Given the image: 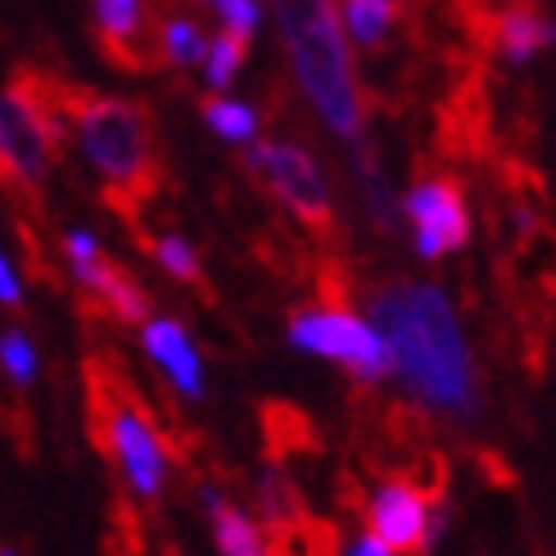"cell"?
I'll return each instance as SVG.
<instances>
[{"label": "cell", "mask_w": 556, "mask_h": 556, "mask_svg": "<svg viewBox=\"0 0 556 556\" xmlns=\"http://www.w3.org/2000/svg\"><path fill=\"white\" fill-rule=\"evenodd\" d=\"M367 303L380 330V344L389 353V367L403 376L412 394L439 416L476 421L480 412L476 357H470V344L443 290L389 276L367 294Z\"/></svg>", "instance_id": "6da1fadb"}, {"label": "cell", "mask_w": 556, "mask_h": 556, "mask_svg": "<svg viewBox=\"0 0 556 556\" xmlns=\"http://www.w3.org/2000/svg\"><path fill=\"white\" fill-rule=\"evenodd\" d=\"M271 14L286 37L299 87L308 91L317 114L336 127L344 141H363L367 91L357 87L336 0H271Z\"/></svg>", "instance_id": "7a4b0ae2"}, {"label": "cell", "mask_w": 556, "mask_h": 556, "mask_svg": "<svg viewBox=\"0 0 556 556\" xmlns=\"http://www.w3.org/2000/svg\"><path fill=\"white\" fill-rule=\"evenodd\" d=\"M64 118L73 131L77 159L114 194H146L159 181L154 127L141 104L87 91L64 100Z\"/></svg>", "instance_id": "3957f363"}, {"label": "cell", "mask_w": 556, "mask_h": 556, "mask_svg": "<svg viewBox=\"0 0 556 556\" xmlns=\"http://www.w3.org/2000/svg\"><path fill=\"white\" fill-rule=\"evenodd\" d=\"M64 141L60 109L37 81H5L0 87V181L14 190H41L54 173Z\"/></svg>", "instance_id": "277c9868"}, {"label": "cell", "mask_w": 556, "mask_h": 556, "mask_svg": "<svg viewBox=\"0 0 556 556\" xmlns=\"http://www.w3.org/2000/svg\"><path fill=\"white\" fill-rule=\"evenodd\" d=\"M96 421H100V448L114 462L118 480L136 503H159L168 493L173 480V448L168 434L159 430L154 416L136 403L131 394H104L96 403Z\"/></svg>", "instance_id": "5b68a950"}, {"label": "cell", "mask_w": 556, "mask_h": 556, "mask_svg": "<svg viewBox=\"0 0 556 556\" xmlns=\"http://www.w3.org/2000/svg\"><path fill=\"white\" fill-rule=\"evenodd\" d=\"M60 258L73 276V286L87 299H96L109 317H118L127 326H141L150 317V294L141 290V281H136L123 263L109 258L104 240L91 227H77V222L64 227L60 231Z\"/></svg>", "instance_id": "8992f818"}, {"label": "cell", "mask_w": 556, "mask_h": 556, "mask_svg": "<svg viewBox=\"0 0 556 556\" xmlns=\"http://www.w3.org/2000/svg\"><path fill=\"white\" fill-rule=\"evenodd\" d=\"M244 163L263 186H271L276 194H281V200L290 204V213L313 236H321V240L336 236V204H330L326 177H321V168L313 163L308 150L286 146V141H267V146L249 150Z\"/></svg>", "instance_id": "52a82bcc"}, {"label": "cell", "mask_w": 556, "mask_h": 556, "mask_svg": "<svg viewBox=\"0 0 556 556\" xmlns=\"http://www.w3.org/2000/svg\"><path fill=\"white\" fill-rule=\"evenodd\" d=\"M290 344L303 353L330 357V363L349 367L357 380L376 384L380 376H389V353L380 344V336L357 321L349 308H303L290 317Z\"/></svg>", "instance_id": "ba28073f"}, {"label": "cell", "mask_w": 556, "mask_h": 556, "mask_svg": "<svg viewBox=\"0 0 556 556\" xmlns=\"http://www.w3.org/2000/svg\"><path fill=\"white\" fill-rule=\"evenodd\" d=\"M403 208L416 227V254L430 258V263L470 240V208H466V194L453 177L416 181L403 194Z\"/></svg>", "instance_id": "9c48e42d"}, {"label": "cell", "mask_w": 556, "mask_h": 556, "mask_svg": "<svg viewBox=\"0 0 556 556\" xmlns=\"http://www.w3.org/2000/svg\"><path fill=\"white\" fill-rule=\"evenodd\" d=\"M136 330H141L146 357L163 371L173 394H181L186 403H200L208 380H204V357H200V349H194L190 330L177 317H163V313H150Z\"/></svg>", "instance_id": "30bf717a"}, {"label": "cell", "mask_w": 556, "mask_h": 556, "mask_svg": "<svg viewBox=\"0 0 556 556\" xmlns=\"http://www.w3.org/2000/svg\"><path fill=\"white\" fill-rule=\"evenodd\" d=\"M430 507L421 493H416L403 476L389 480L371 503H367V534H376L389 552H403V556H430L426 552V520H430Z\"/></svg>", "instance_id": "8fae6325"}, {"label": "cell", "mask_w": 556, "mask_h": 556, "mask_svg": "<svg viewBox=\"0 0 556 556\" xmlns=\"http://www.w3.org/2000/svg\"><path fill=\"white\" fill-rule=\"evenodd\" d=\"M476 27H480V50L497 46L511 64H525V60H534L539 50L556 46V23L543 10L525 5V0H520V5L497 10V14L476 5Z\"/></svg>", "instance_id": "7c38bea8"}, {"label": "cell", "mask_w": 556, "mask_h": 556, "mask_svg": "<svg viewBox=\"0 0 556 556\" xmlns=\"http://www.w3.org/2000/svg\"><path fill=\"white\" fill-rule=\"evenodd\" d=\"M91 23L100 41L127 64H141L136 50L146 46V23H150V5L146 0H91Z\"/></svg>", "instance_id": "4fadbf2b"}, {"label": "cell", "mask_w": 556, "mask_h": 556, "mask_svg": "<svg viewBox=\"0 0 556 556\" xmlns=\"http://www.w3.org/2000/svg\"><path fill=\"white\" fill-rule=\"evenodd\" d=\"M0 380L14 394H33L41 384V344L27 326H0Z\"/></svg>", "instance_id": "5bb4252c"}, {"label": "cell", "mask_w": 556, "mask_h": 556, "mask_svg": "<svg viewBox=\"0 0 556 556\" xmlns=\"http://www.w3.org/2000/svg\"><path fill=\"white\" fill-rule=\"evenodd\" d=\"M208 520H213V543L222 556H271V543L258 530V520L249 511H240L231 497L222 507H213Z\"/></svg>", "instance_id": "9a60e30c"}, {"label": "cell", "mask_w": 556, "mask_h": 556, "mask_svg": "<svg viewBox=\"0 0 556 556\" xmlns=\"http://www.w3.org/2000/svg\"><path fill=\"white\" fill-rule=\"evenodd\" d=\"M154 50H159V60L173 68H200L204 50H208V33L190 14H168L154 27Z\"/></svg>", "instance_id": "2e32d148"}, {"label": "cell", "mask_w": 556, "mask_h": 556, "mask_svg": "<svg viewBox=\"0 0 556 556\" xmlns=\"http://www.w3.org/2000/svg\"><path fill=\"white\" fill-rule=\"evenodd\" d=\"M200 118L208 123L213 136H222L227 146H249L258 136V114H254V104H244V100H231V96H204L200 100Z\"/></svg>", "instance_id": "e0dca14e"}, {"label": "cell", "mask_w": 556, "mask_h": 556, "mask_svg": "<svg viewBox=\"0 0 556 556\" xmlns=\"http://www.w3.org/2000/svg\"><path fill=\"white\" fill-rule=\"evenodd\" d=\"M340 10H344V23H349V33L363 41V46H384V37L394 33V23H399V0H340Z\"/></svg>", "instance_id": "ac0fdd59"}, {"label": "cell", "mask_w": 556, "mask_h": 556, "mask_svg": "<svg viewBox=\"0 0 556 556\" xmlns=\"http://www.w3.org/2000/svg\"><path fill=\"white\" fill-rule=\"evenodd\" d=\"M244 54H249V37H240V33H227V27H222L217 37H208L204 64H200L204 87L208 91H227L236 81V73L244 68Z\"/></svg>", "instance_id": "d6986e66"}, {"label": "cell", "mask_w": 556, "mask_h": 556, "mask_svg": "<svg viewBox=\"0 0 556 556\" xmlns=\"http://www.w3.org/2000/svg\"><path fill=\"white\" fill-rule=\"evenodd\" d=\"M150 254H154V263L173 276V281H186V286H194L204 276V267H200V249H194L186 236H177V231H163V236H154L150 240Z\"/></svg>", "instance_id": "ffe728a7"}, {"label": "cell", "mask_w": 556, "mask_h": 556, "mask_svg": "<svg viewBox=\"0 0 556 556\" xmlns=\"http://www.w3.org/2000/svg\"><path fill=\"white\" fill-rule=\"evenodd\" d=\"M258 511L267 516V525H290V520H303V503H299V489L281 476V470H263L258 480Z\"/></svg>", "instance_id": "44dd1931"}, {"label": "cell", "mask_w": 556, "mask_h": 556, "mask_svg": "<svg viewBox=\"0 0 556 556\" xmlns=\"http://www.w3.org/2000/svg\"><path fill=\"white\" fill-rule=\"evenodd\" d=\"M263 421H267V434H271V443H276V453L317 448V434H313V426H308V416H303V412H294V407H286V403H271Z\"/></svg>", "instance_id": "7402d4cb"}, {"label": "cell", "mask_w": 556, "mask_h": 556, "mask_svg": "<svg viewBox=\"0 0 556 556\" xmlns=\"http://www.w3.org/2000/svg\"><path fill=\"white\" fill-rule=\"evenodd\" d=\"M194 5L213 10L227 33H240V37H249V41H254L258 23H263V5H258V0H194Z\"/></svg>", "instance_id": "603a6c76"}, {"label": "cell", "mask_w": 556, "mask_h": 556, "mask_svg": "<svg viewBox=\"0 0 556 556\" xmlns=\"http://www.w3.org/2000/svg\"><path fill=\"white\" fill-rule=\"evenodd\" d=\"M23 303H27V276H23L14 249H10V240H5V227H0V308L18 313Z\"/></svg>", "instance_id": "cb8c5ba5"}, {"label": "cell", "mask_w": 556, "mask_h": 556, "mask_svg": "<svg viewBox=\"0 0 556 556\" xmlns=\"http://www.w3.org/2000/svg\"><path fill=\"white\" fill-rule=\"evenodd\" d=\"M349 556H394V552H389V547H384L376 534H363V539L353 543V552H349Z\"/></svg>", "instance_id": "d4e9b609"}, {"label": "cell", "mask_w": 556, "mask_h": 556, "mask_svg": "<svg viewBox=\"0 0 556 556\" xmlns=\"http://www.w3.org/2000/svg\"><path fill=\"white\" fill-rule=\"evenodd\" d=\"M0 556H23V552H18L14 543H0Z\"/></svg>", "instance_id": "484cf974"}, {"label": "cell", "mask_w": 556, "mask_h": 556, "mask_svg": "<svg viewBox=\"0 0 556 556\" xmlns=\"http://www.w3.org/2000/svg\"><path fill=\"white\" fill-rule=\"evenodd\" d=\"M168 556H177V552H168Z\"/></svg>", "instance_id": "4316f807"}]
</instances>
